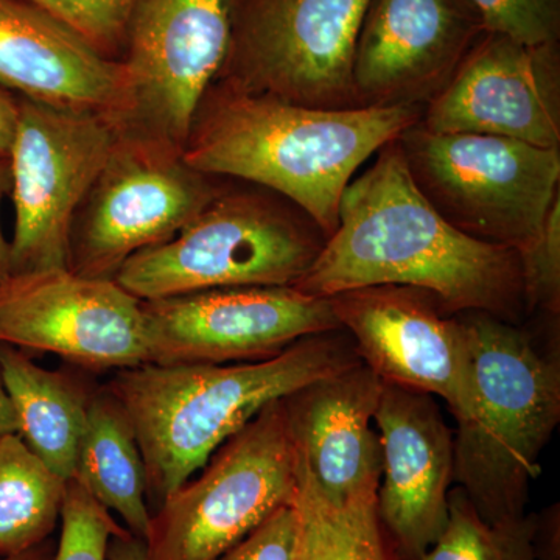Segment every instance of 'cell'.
<instances>
[{"label":"cell","instance_id":"1","mask_svg":"<svg viewBox=\"0 0 560 560\" xmlns=\"http://www.w3.org/2000/svg\"><path fill=\"white\" fill-rule=\"evenodd\" d=\"M375 285L429 291L442 312L517 315L521 254L453 228L412 183L397 139L346 187L338 226L296 289L330 298Z\"/></svg>","mask_w":560,"mask_h":560},{"label":"cell","instance_id":"2","mask_svg":"<svg viewBox=\"0 0 560 560\" xmlns=\"http://www.w3.org/2000/svg\"><path fill=\"white\" fill-rule=\"evenodd\" d=\"M422 113L412 105L311 108L221 83L206 94L183 158L205 175L231 176L285 198L330 237L355 172Z\"/></svg>","mask_w":560,"mask_h":560},{"label":"cell","instance_id":"3","mask_svg":"<svg viewBox=\"0 0 560 560\" xmlns=\"http://www.w3.org/2000/svg\"><path fill=\"white\" fill-rule=\"evenodd\" d=\"M341 330L302 338L267 360L116 371L105 386L135 429L151 512L271 401L359 363Z\"/></svg>","mask_w":560,"mask_h":560},{"label":"cell","instance_id":"4","mask_svg":"<svg viewBox=\"0 0 560 560\" xmlns=\"http://www.w3.org/2000/svg\"><path fill=\"white\" fill-rule=\"evenodd\" d=\"M470 370V407L453 436V482L482 521L526 515L530 481L560 419L558 360L525 331L482 312L460 313Z\"/></svg>","mask_w":560,"mask_h":560},{"label":"cell","instance_id":"5","mask_svg":"<svg viewBox=\"0 0 560 560\" xmlns=\"http://www.w3.org/2000/svg\"><path fill=\"white\" fill-rule=\"evenodd\" d=\"M326 241L307 213L270 190L221 189L175 237L125 261L114 280L140 301L234 287H294Z\"/></svg>","mask_w":560,"mask_h":560},{"label":"cell","instance_id":"6","mask_svg":"<svg viewBox=\"0 0 560 560\" xmlns=\"http://www.w3.org/2000/svg\"><path fill=\"white\" fill-rule=\"evenodd\" d=\"M415 186L475 241L528 250L560 194V149L416 124L397 138Z\"/></svg>","mask_w":560,"mask_h":560},{"label":"cell","instance_id":"7","mask_svg":"<svg viewBox=\"0 0 560 560\" xmlns=\"http://www.w3.org/2000/svg\"><path fill=\"white\" fill-rule=\"evenodd\" d=\"M198 477L151 512L147 560H217L298 490V458L283 399L221 444Z\"/></svg>","mask_w":560,"mask_h":560},{"label":"cell","instance_id":"8","mask_svg":"<svg viewBox=\"0 0 560 560\" xmlns=\"http://www.w3.org/2000/svg\"><path fill=\"white\" fill-rule=\"evenodd\" d=\"M372 0H235L223 83L319 109H352L353 57Z\"/></svg>","mask_w":560,"mask_h":560},{"label":"cell","instance_id":"9","mask_svg":"<svg viewBox=\"0 0 560 560\" xmlns=\"http://www.w3.org/2000/svg\"><path fill=\"white\" fill-rule=\"evenodd\" d=\"M220 190L210 176L184 161L183 150L121 131L73 217L69 270L86 278H116L139 250L175 237Z\"/></svg>","mask_w":560,"mask_h":560},{"label":"cell","instance_id":"10","mask_svg":"<svg viewBox=\"0 0 560 560\" xmlns=\"http://www.w3.org/2000/svg\"><path fill=\"white\" fill-rule=\"evenodd\" d=\"M10 150V275L68 268L73 217L121 135L103 114L18 97Z\"/></svg>","mask_w":560,"mask_h":560},{"label":"cell","instance_id":"11","mask_svg":"<svg viewBox=\"0 0 560 560\" xmlns=\"http://www.w3.org/2000/svg\"><path fill=\"white\" fill-rule=\"evenodd\" d=\"M235 0H138L124 62L130 110L124 130L184 150L232 40Z\"/></svg>","mask_w":560,"mask_h":560},{"label":"cell","instance_id":"12","mask_svg":"<svg viewBox=\"0 0 560 560\" xmlns=\"http://www.w3.org/2000/svg\"><path fill=\"white\" fill-rule=\"evenodd\" d=\"M149 363L226 364L279 355L340 330L329 298L296 287H234L140 301Z\"/></svg>","mask_w":560,"mask_h":560},{"label":"cell","instance_id":"13","mask_svg":"<svg viewBox=\"0 0 560 560\" xmlns=\"http://www.w3.org/2000/svg\"><path fill=\"white\" fill-rule=\"evenodd\" d=\"M0 342L55 353L92 372L149 363L140 300L114 279L69 268L18 272L0 282Z\"/></svg>","mask_w":560,"mask_h":560},{"label":"cell","instance_id":"14","mask_svg":"<svg viewBox=\"0 0 560 560\" xmlns=\"http://www.w3.org/2000/svg\"><path fill=\"white\" fill-rule=\"evenodd\" d=\"M420 125L560 149L559 43L482 33L447 86L423 106Z\"/></svg>","mask_w":560,"mask_h":560},{"label":"cell","instance_id":"15","mask_svg":"<svg viewBox=\"0 0 560 560\" xmlns=\"http://www.w3.org/2000/svg\"><path fill=\"white\" fill-rule=\"evenodd\" d=\"M359 359L383 382L447 401L456 420L470 407V370L459 318L412 287L375 285L329 298Z\"/></svg>","mask_w":560,"mask_h":560},{"label":"cell","instance_id":"16","mask_svg":"<svg viewBox=\"0 0 560 560\" xmlns=\"http://www.w3.org/2000/svg\"><path fill=\"white\" fill-rule=\"evenodd\" d=\"M464 0H372L355 57L357 106H425L482 35Z\"/></svg>","mask_w":560,"mask_h":560},{"label":"cell","instance_id":"17","mask_svg":"<svg viewBox=\"0 0 560 560\" xmlns=\"http://www.w3.org/2000/svg\"><path fill=\"white\" fill-rule=\"evenodd\" d=\"M374 423L382 451L378 518L400 560H415L447 526L453 433L433 396L385 382Z\"/></svg>","mask_w":560,"mask_h":560},{"label":"cell","instance_id":"18","mask_svg":"<svg viewBox=\"0 0 560 560\" xmlns=\"http://www.w3.org/2000/svg\"><path fill=\"white\" fill-rule=\"evenodd\" d=\"M383 381L363 361L283 397L298 460L324 500L377 495L382 451L372 429Z\"/></svg>","mask_w":560,"mask_h":560},{"label":"cell","instance_id":"19","mask_svg":"<svg viewBox=\"0 0 560 560\" xmlns=\"http://www.w3.org/2000/svg\"><path fill=\"white\" fill-rule=\"evenodd\" d=\"M0 86L28 101L103 114L121 128L130 110L124 62L28 0H0Z\"/></svg>","mask_w":560,"mask_h":560},{"label":"cell","instance_id":"20","mask_svg":"<svg viewBox=\"0 0 560 560\" xmlns=\"http://www.w3.org/2000/svg\"><path fill=\"white\" fill-rule=\"evenodd\" d=\"M0 375L27 447L66 481L75 474L77 452L92 388L68 372L33 363L25 350L0 342Z\"/></svg>","mask_w":560,"mask_h":560},{"label":"cell","instance_id":"21","mask_svg":"<svg viewBox=\"0 0 560 560\" xmlns=\"http://www.w3.org/2000/svg\"><path fill=\"white\" fill-rule=\"evenodd\" d=\"M73 478L106 510L145 540L151 512L138 440L119 400L106 386L92 390Z\"/></svg>","mask_w":560,"mask_h":560},{"label":"cell","instance_id":"22","mask_svg":"<svg viewBox=\"0 0 560 560\" xmlns=\"http://www.w3.org/2000/svg\"><path fill=\"white\" fill-rule=\"evenodd\" d=\"M66 482L20 434L0 436V560L50 539L61 521Z\"/></svg>","mask_w":560,"mask_h":560},{"label":"cell","instance_id":"23","mask_svg":"<svg viewBox=\"0 0 560 560\" xmlns=\"http://www.w3.org/2000/svg\"><path fill=\"white\" fill-rule=\"evenodd\" d=\"M375 500L377 495L340 506L329 503L298 460L296 560H400L383 529Z\"/></svg>","mask_w":560,"mask_h":560},{"label":"cell","instance_id":"24","mask_svg":"<svg viewBox=\"0 0 560 560\" xmlns=\"http://www.w3.org/2000/svg\"><path fill=\"white\" fill-rule=\"evenodd\" d=\"M537 515L517 521H482L459 488L448 493V522L440 539L415 560H534Z\"/></svg>","mask_w":560,"mask_h":560},{"label":"cell","instance_id":"25","mask_svg":"<svg viewBox=\"0 0 560 560\" xmlns=\"http://www.w3.org/2000/svg\"><path fill=\"white\" fill-rule=\"evenodd\" d=\"M130 533L75 478L66 482L55 560H108L110 537Z\"/></svg>","mask_w":560,"mask_h":560},{"label":"cell","instance_id":"26","mask_svg":"<svg viewBox=\"0 0 560 560\" xmlns=\"http://www.w3.org/2000/svg\"><path fill=\"white\" fill-rule=\"evenodd\" d=\"M83 36L105 57L124 58L138 0H28Z\"/></svg>","mask_w":560,"mask_h":560},{"label":"cell","instance_id":"27","mask_svg":"<svg viewBox=\"0 0 560 560\" xmlns=\"http://www.w3.org/2000/svg\"><path fill=\"white\" fill-rule=\"evenodd\" d=\"M482 32L525 44L559 43L560 0H464Z\"/></svg>","mask_w":560,"mask_h":560},{"label":"cell","instance_id":"28","mask_svg":"<svg viewBox=\"0 0 560 560\" xmlns=\"http://www.w3.org/2000/svg\"><path fill=\"white\" fill-rule=\"evenodd\" d=\"M523 293L529 307L558 315L560 308V194L536 245L521 253Z\"/></svg>","mask_w":560,"mask_h":560},{"label":"cell","instance_id":"29","mask_svg":"<svg viewBox=\"0 0 560 560\" xmlns=\"http://www.w3.org/2000/svg\"><path fill=\"white\" fill-rule=\"evenodd\" d=\"M298 539L300 512L293 500L217 560H296Z\"/></svg>","mask_w":560,"mask_h":560},{"label":"cell","instance_id":"30","mask_svg":"<svg viewBox=\"0 0 560 560\" xmlns=\"http://www.w3.org/2000/svg\"><path fill=\"white\" fill-rule=\"evenodd\" d=\"M534 560H559V512L537 515Z\"/></svg>","mask_w":560,"mask_h":560},{"label":"cell","instance_id":"31","mask_svg":"<svg viewBox=\"0 0 560 560\" xmlns=\"http://www.w3.org/2000/svg\"><path fill=\"white\" fill-rule=\"evenodd\" d=\"M18 95L0 86V156H9L18 125Z\"/></svg>","mask_w":560,"mask_h":560},{"label":"cell","instance_id":"32","mask_svg":"<svg viewBox=\"0 0 560 560\" xmlns=\"http://www.w3.org/2000/svg\"><path fill=\"white\" fill-rule=\"evenodd\" d=\"M11 190V171L10 158L0 156V210H2V201ZM11 272L10 264V242H7L2 232V221H0V282L9 278Z\"/></svg>","mask_w":560,"mask_h":560},{"label":"cell","instance_id":"33","mask_svg":"<svg viewBox=\"0 0 560 560\" xmlns=\"http://www.w3.org/2000/svg\"><path fill=\"white\" fill-rule=\"evenodd\" d=\"M108 560H147L145 540L138 539L131 533L110 537Z\"/></svg>","mask_w":560,"mask_h":560},{"label":"cell","instance_id":"34","mask_svg":"<svg viewBox=\"0 0 560 560\" xmlns=\"http://www.w3.org/2000/svg\"><path fill=\"white\" fill-rule=\"evenodd\" d=\"M10 433L20 434V422L0 375V436Z\"/></svg>","mask_w":560,"mask_h":560},{"label":"cell","instance_id":"35","mask_svg":"<svg viewBox=\"0 0 560 560\" xmlns=\"http://www.w3.org/2000/svg\"><path fill=\"white\" fill-rule=\"evenodd\" d=\"M55 555H57V541L50 537V539L44 540L43 544L31 548V550L2 560H55Z\"/></svg>","mask_w":560,"mask_h":560}]
</instances>
